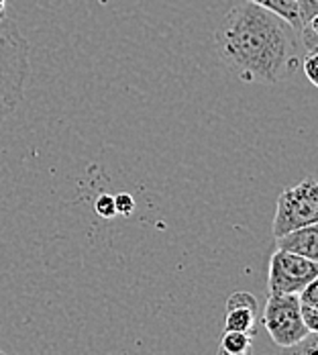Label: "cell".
<instances>
[{"instance_id": "1", "label": "cell", "mask_w": 318, "mask_h": 355, "mask_svg": "<svg viewBox=\"0 0 318 355\" xmlns=\"http://www.w3.org/2000/svg\"><path fill=\"white\" fill-rule=\"evenodd\" d=\"M296 29L272 10L241 2L233 6L214 31L220 62L249 84H278L300 68Z\"/></svg>"}, {"instance_id": "2", "label": "cell", "mask_w": 318, "mask_h": 355, "mask_svg": "<svg viewBox=\"0 0 318 355\" xmlns=\"http://www.w3.org/2000/svg\"><path fill=\"white\" fill-rule=\"evenodd\" d=\"M29 78V41L15 19H0V125L25 98Z\"/></svg>"}, {"instance_id": "3", "label": "cell", "mask_w": 318, "mask_h": 355, "mask_svg": "<svg viewBox=\"0 0 318 355\" xmlns=\"http://www.w3.org/2000/svg\"><path fill=\"white\" fill-rule=\"evenodd\" d=\"M318 223V184L315 178H306L300 184L283 190L278 198L276 216L272 225L274 237L290 233L300 227Z\"/></svg>"}, {"instance_id": "4", "label": "cell", "mask_w": 318, "mask_h": 355, "mask_svg": "<svg viewBox=\"0 0 318 355\" xmlns=\"http://www.w3.org/2000/svg\"><path fill=\"white\" fill-rule=\"evenodd\" d=\"M263 327L267 329L272 341L280 347H290L312 333L300 317L298 294H267Z\"/></svg>"}, {"instance_id": "5", "label": "cell", "mask_w": 318, "mask_h": 355, "mask_svg": "<svg viewBox=\"0 0 318 355\" xmlns=\"http://www.w3.org/2000/svg\"><path fill=\"white\" fill-rule=\"evenodd\" d=\"M317 278L318 261L278 249L270 259L267 294H298Z\"/></svg>"}, {"instance_id": "6", "label": "cell", "mask_w": 318, "mask_h": 355, "mask_svg": "<svg viewBox=\"0 0 318 355\" xmlns=\"http://www.w3.org/2000/svg\"><path fill=\"white\" fill-rule=\"evenodd\" d=\"M257 298L251 292H233L227 300L224 331H241L255 335Z\"/></svg>"}, {"instance_id": "7", "label": "cell", "mask_w": 318, "mask_h": 355, "mask_svg": "<svg viewBox=\"0 0 318 355\" xmlns=\"http://www.w3.org/2000/svg\"><path fill=\"white\" fill-rule=\"evenodd\" d=\"M276 248L317 261L318 227L317 225H308V227H300V229H294L290 233H283L280 237H276Z\"/></svg>"}, {"instance_id": "8", "label": "cell", "mask_w": 318, "mask_h": 355, "mask_svg": "<svg viewBox=\"0 0 318 355\" xmlns=\"http://www.w3.org/2000/svg\"><path fill=\"white\" fill-rule=\"evenodd\" d=\"M249 2L259 4V6L272 10L274 15L282 17L285 23H290L296 29V33H300L302 27L306 25V21L302 17V10H300L296 0H249Z\"/></svg>"}, {"instance_id": "9", "label": "cell", "mask_w": 318, "mask_h": 355, "mask_svg": "<svg viewBox=\"0 0 318 355\" xmlns=\"http://www.w3.org/2000/svg\"><path fill=\"white\" fill-rule=\"evenodd\" d=\"M298 306L308 331H318V278L298 292Z\"/></svg>"}, {"instance_id": "10", "label": "cell", "mask_w": 318, "mask_h": 355, "mask_svg": "<svg viewBox=\"0 0 318 355\" xmlns=\"http://www.w3.org/2000/svg\"><path fill=\"white\" fill-rule=\"evenodd\" d=\"M253 343L251 333H241V331H224L218 343V355H249Z\"/></svg>"}, {"instance_id": "11", "label": "cell", "mask_w": 318, "mask_h": 355, "mask_svg": "<svg viewBox=\"0 0 318 355\" xmlns=\"http://www.w3.org/2000/svg\"><path fill=\"white\" fill-rule=\"evenodd\" d=\"M318 354V331L308 333L304 339H300L298 343L282 347V355H317Z\"/></svg>"}, {"instance_id": "12", "label": "cell", "mask_w": 318, "mask_h": 355, "mask_svg": "<svg viewBox=\"0 0 318 355\" xmlns=\"http://www.w3.org/2000/svg\"><path fill=\"white\" fill-rule=\"evenodd\" d=\"M318 49L315 51H304V55H302V71L306 73V78H308V82L312 84V86H318Z\"/></svg>"}, {"instance_id": "13", "label": "cell", "mask_w": 318, "mask_h": 355, "mask_svg": "<svg viewBox=\"0 0 318 355\" xmlns=\"http://www.w3.org/2000/svg\"><path fill=\"white\" fill-rule=\"evenodd\" d=\"M96 213L100 214L103 218H112V216H116L114 196H110V194H100L98 200H96Z\"/></svg>"}, {"instance_id": "14", "label": "cell", "mask_w": 318, "mask_h": 355, "mask_svg": "<svg viewBox=\"0 0 318 355\" xmlns=\"http://www.w3.org/2000/svg\"><path fill=\"white\" fill-rule=\"evenodd\" d=\"M114 209H116V214H131L135 211V200L131 194L123 192V194H116L114 196Z\"/></svg>"}, {"instance_id": "15", "label": "cell", "mask_w": 318, "mask_h": 355, "mask_svg": "<svg viewBox=\"0 0 318 355\" xmlns=\"http://www.w3.org/2000/svg\"><path fill=\"white\" fill-rule=\"evenodd\" d=\"M296 2H298V6H300L302 17H304V21H306V23H308V21H312V19H317L318 0H296Z\"/></svg>"}, {"instance_id": "16", "label": "cell", "mask_w": 318, "mask_h": 355, "mask_svg": "<svg viewBox=\"0 0 318 355\" xmlns=\"http://www.w3.org/2000/svg\"><path fill=\"white\" fill-rule=\"evenodd\" d=\"M6 17V0H0V19Z\"/></svg>"}, {"instance_id": "17", "label": "cell", "mask_w": 318, "mask_h": 355, "mask_svg": "<svg viewBox=\"0 0 318 355\" xmlns=\"http://www.w3.org/2000/svg\"><path fill=\"white\" fill-rule=\"evenodd\" d=\"M0 355H6V354H4V352H0Z\"/></svg>"}]
</instances>
